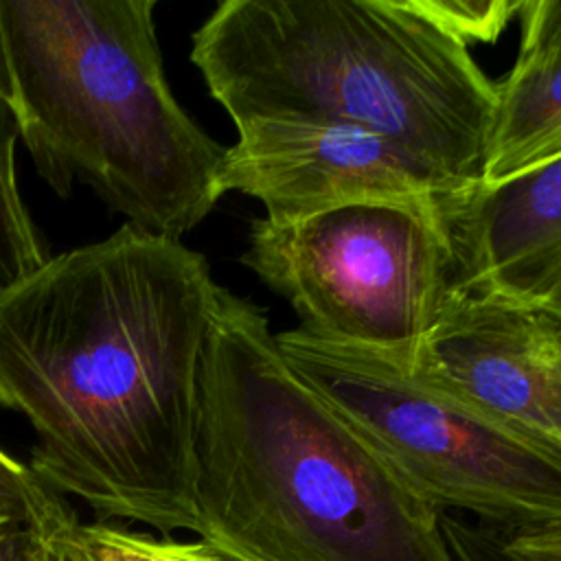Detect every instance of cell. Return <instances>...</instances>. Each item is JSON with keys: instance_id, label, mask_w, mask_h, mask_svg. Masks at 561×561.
I'll use <instances>...</instances> for the list:
<instances>
[{"instance_id": "1", "label": "cell", "mask_w": 561, "mask_h": 561, "mask_svg": "<svg viewBox=\"0 0 561 561\" xmlns=\"http://www.w3.org/2000/svg\"><path fill=\"white\" fill-rule=\"evenodd\" d=\"M217 283L202 252L123 224L0 289V408L31 469L99 522L195 530L197 377Z\"/></svg>"}, {"instance_id": "2", "label": "cell", "mask_w": 561, "mask_h": 561, "mask_svg": "<svg viewBox=\"0 0 561 561\" xmlns=\"http://www.w3.org/2000/svg\"><path fill=\"white\" fill-rule=\"evenodd\" d=\"M193 535L230 561H458L414 495L217 287L197 377Z\"/></svg>"}, {"instance_id": "3", "label": "cell", "mask_w": 561, "mask_h": 561, "mask_svg": "<svg viewBox=\"0 0 561 561\" xmlns=\"http://www.w3.org/2000/svg\"><path fill=\"white\" fill-rule=\"evenodd\" d=\"M191 64L234 127H364L462 188L482 180L495 81L421 0H224Z\"/></svg>"}, {"instance_id": "4", "label": "cell", "mask_w": 561, "mask_h": 561, "mask_svg": "<svg viewBox=\"0 0 561 561\" xmlns=\"http://www.w3.org/2000/svg\"><path fill=\"white\" fill-rule=\"evenodd\" d=\"M156 0H0L20 142L59 197L88 186L110 213L182 239L224 195L226 147L164 77Z\"/></svg>"}, {"instance_id": "5", "label": "cell", "mask_w": 561, "mask_h": 561, "mask_svg": "<svg viewBox=\"0 0 561 561\" xmlns=\"http://www.w3.org/2000/svg\"><path fill=\"white\" fill-rule=\"evenodd\" d=\"M276 342L289 368L440 515L495 528L561 522V462L484 412L377 351L300 327Z\"/></svg>"}, {"instance_id": "6", "label": "cell", "mask_w": 561, "mask_h": 561, "mask_svg": "<svg viewBox=\"0 0 561 561\" xmlns=\"http://www.w3.org/2000/svg\"><path fill=\"white\" fill-rule=\"evenodd\" d=\"M239 261L289 302L300 329L377 351L403 368L458 291L438 204L263 215Z\"/></svg>"}, {"instance_id": "7", "label": "cell", "mask_w": 561, "mask_h": 561, "mask_svg": "<svg viewBox=\"0 0 561 561\" xmlns=\"http://www.w3.org/2000/svg\"><path fill=\"white\" fill-rule=\"evenodd\" d=\"M226 147L219 188L243 193L270 219H300L351 204H432L465 191L445 173L364 127L252 121Z\"/></svg>"}, {"instance_id": "8", "label": "cell", "mask_w": 561, "mask_h": 561, "mask_svg": "<svg viewBox=\"0 0 561 561\" xmlns=\"http://www.w3.org/2000/svg\"><path fill=\"white\" fill-rule=\"evenodd\" d=\"M405 370L561 462L559 316L458 289Z\"/></svg>"}, {"instance_id": "9", "label": "cell", "mask_w": 561, "mask_h": 561, "mask_svg": "<svg viewBox=\"0 0 561 561\" xmlns=\"http://www.w3.org/2000/svg\"><path fill=\"white\" fill-rule=\"evenodd\" d=\"M462 291L561 318V156L438 202Z\"/></svg>"}, {"instance_id": "10", "label": "cell", "mask_w": 561, "mask_h": 561, "mask_svg": "<svg viewBox=\"0 0 561 561\" xmlns=\"http://www.w3.org/2000/svg\"><path fill=\"white\" fill-rule=\"evenodd\" d=\"M519 48L495 81L493 123L480 184L561 156V0H522Z\"/></svg>"}, {"instance_id": "11", "label": "cell", "mask_w": 561, "mask_h": 561, "mask_svg": "<svg viewBox=\"0 0 561 561\" xmlns=\"http://www.w3.org/2000/svg\"><path fill=\"white\" fill-rule=\"evenodd\" d=\"M18 142L15 112L11 103L0 99V289L18 283L48 259L18 188Z\"/></svg>"}, {"instance_id": "12", "label": "cell", "mask_w": 561, "mask_h": 561, "mask_svg": "<svg viewBox=\"0 0 561 561\" xmlns=\"http://www.w3.org/2000/svg\"><path fill=\"white\" fill-rule=\"evenodd\" d=\"M0 561H103L70 508L50 517L0 515Z\"/></svg>"}, {"instance_id": "13", "label": "cell", "mask_w": 561, "mask_h": 561, "mask_svg": "<svg viewBox=\"0 0 561 561\" xmlns=\"http://www.w3.org/2000/svg\"><path fill=\"white\" fill-rule=\"evenodd\" d=\"M522 0H421V7L445 31L471 48L493 44L517 20Z\"/></svg>"}, {"instance_id": "14", "label": "cell", "mask_w": 561, "mask_h": 561, "mask_svg": "<svg viewBox=\"0 0 561 561\" xmlns=\"http://www.w3.org/2000/svg\"><path fill=\"white\" fill-rule=\"evenodd\" d=\"M88 530L112 561H230L199 539H164L103 522L90 524Z\"/></svg>"}, {"instance_id": "15", "label": "cell", "mask_w": 561, "mask_h": 561, "mask_svg": "<svg viewBox=\"0 0 561 561\" xmlns=\"http://www.w3.org/2000/svg\"><path fill=\"white\" fill-rule=\"evenodd\" d=\"M68 506L35 471L0 449V515L50 517Z\"/></svg>"}, {"instance_id": "16", "label": "cell", "mask_w": 561, "mask_h": 561, "mask_svg": "<svg viewBox=\"0 0 561 561\" xmlns=\"http://www.w3.org/2000/svg\"><path fill=\"white\" fill-rule=\"evenodd\" d=\"M443 528L458 561H513L504 550L495 526L443 515Z\"/></svg>"}, {"instance_id": "17", "label": "cell", "mask_w": 561, "mask_h": 561, "mask_svg": "<svg viewBox=\"0 0 561 561\" xmlns=\"http://www.w3.org/2000/svg\"><path fill=\"white\" fill-rule=\"evenodd\" d=\"M513 561H561V522L530 528H497Z\"/></svg>"}, {"instance_id": "18", "label": "cell", "mask_w": 561, "mask_h": 561, "mask_svg": "<svg viewBox=\"0 0 561 561\" xmlns=\"http://www.w3.org/2000/svg\"><path fill=\"white\" fill-rule=\"evenodd\" d=\"M0 99L11 103V77H9V61H7V46L0 26Z\"/></svg>"}, {"instance_id": "19", "label": "cell", "mask_w": 561, "mask_h": 561, "mask_svg": "<svg viewBox=\"0 0 561 561\" xmlns=\"http://www.w3.org/2000/svg\"><path fill=\"white\" fill-rule=\"evenodd\" d=\"M90 537H92V535H90ZM94 543H96V541H94ZM99 548H101V546H99ZM101 554H103V561H112V559H110V554H107L103 548H101Z\"/></svg>"}]
</instances>
